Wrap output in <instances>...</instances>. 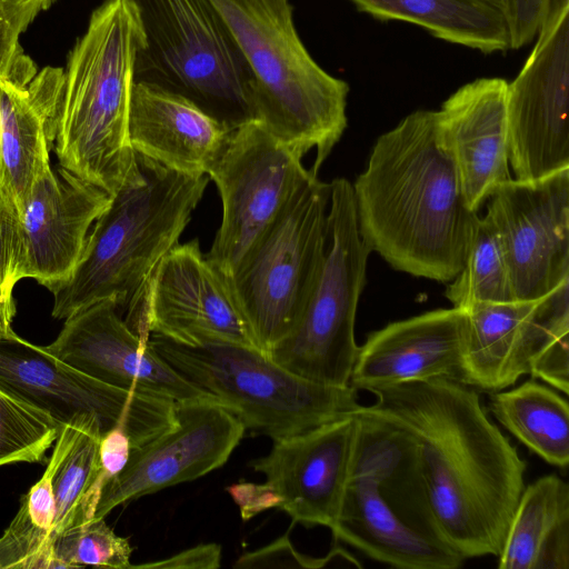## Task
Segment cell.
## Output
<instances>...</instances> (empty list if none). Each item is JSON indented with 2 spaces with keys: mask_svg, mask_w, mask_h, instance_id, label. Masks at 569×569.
Instances as JSON below:
<instances>
[{
  "mask_svg": "<svg viewBox=\"0 0 569 569\" xmlns=\"http://www.w3.org/2000/svg\"><path fill=\"white\" fill-rule=\"evenodd\" d=\"M362 408L413 440L433 512L465 558L500 555L525 489L526 461L485 411L478 391L445 378L368 390Z\"/></svg>",
  "mask_w": 569,
  "mask_h": 569,
  "instance_id": "cell-1",
  "label": "cell"
},
{
  "mask_svg": "<svg viewBox=\"0 0 569 569\" xmlns=\"http://www.w3.org/2000/svg\"><path fill=\"white\" fill-rule=\"evenodd\" d=\"M351 186L370 252L439 282L460 272L478 214L466 203L436 111L417 110L380 136Z\"/></svg>",
  "mask_w": 569,
  "mask_h": 569,
  "instance_id": "cell-2",
  "label": "cell"
},
{
  "mask_svg": "<svg viewBox=\"0 0 569 569\" xmlns=\"http://www.w3.org/2000/svg\"><path fill=\"white\" fill-rule=\"evenodd\" d=\"M134 153L131 170L94 221L70 277L51 290L57 319L102 300L124 309L137 302L202 199L207 174L186 176Z\"/></svg>",
  "mask_w": 569,
  "mask_h": 569,
  "instance_id": "cell-3",
  "label": "cell"
},
{
  "mask_svg": "<svg viewBox=\"0 0 569 569\" xmlns=\"http://www.w3.org/2000/svg\"><path fill=\"white\" fill-rule=\"evenodd\" d=\"M358 430L335 539L400 569H457L465 558L433 512L416 445L401 428L366 411Z\"/></svg>",
  "mask_w": 569,
  "mask_h": 569,
  "instance_id": "cell-4",
  "label": "cell"
},
{
  "mask_svg": "<svg viewBox=\"0 0 569 569\" xmlns=\"http://www.w3.org/2000/svg\"><path fill=\"white\" fill-rule=\"evenodd\" d=\"M142 32L131 0H104L70 51L54 150L60 167L112 196L136 153L129 109Z\"/></svg>",
  "mask_w": 569,
  "mask_h": 569,
  "instance_id": "cell-5",
  "label": "cell"
},
{
  "mask_svg": "<svg viewBox=\"0 0 569 569\" xmlns=\"http://www.w3.org/2000/svg\"><path fill=\"white\" fill-rule=\"evenodd\" d=\"M254 81L256 119L317 174L347 128L348 84L321 68L301 41L290 0H210Z\"/></svg>",
  "mask_w": 569,
  "mask_h": 569,
  "instance_id": "cell-6",
  "label": "cell"
},
{
  "mask_svg": "<svg viewBox=\"0 0 569 569\" xmlns=\"http://www.w3.org/2000/svg\"><path fill=\"white\" fill-rule=\"evenodd\" d=\"M142 32L134 81L194 102L230 129L256 119L252 73L210 0H131Z\"/></svg>",
  "mask_w": 569,
  "mask_h": 569,
  "instance_id": "cell-7",
  "label": "cell"
},
{
  "mask_svg": "<svg viewBox=\"0 0 569 569\" xmlns=\"http://www.w3.org/2000/svg\"><path fill=\"white\" fill-rule=\"evenodd\" d=\"M149 342L183 378L233 412L246 430L272 440L351 416L361 406L352 386L307 380L250 347H187L154 335Z\"/></svg>",
  "mask_w": 569,
  "mask_h": 569,
  "instance_id": "cell-8",
  "label": "cell"
},
{
  "mask_svg": "<svg viewBox=\"0 0 569 569\" xmlns=\"http://www.w3.org/2000/svg\"><path fill=\"white\" fill-rule=\"evenodd\" d=\"M330 183L310 173L228 279L254 348L266 356L298 326L327 246Z\"/></svg>",
  "mask_w": 569,
  "mask_h": 569,
  "instance_id": "cell-9",
  "label": "cell"
},
{
  "mask_svg": "<svg viewBox=\"0 0 569 569\" xmlns=\"http://www.w3.org/2000/svg\"><path fill=\"white\" fill-rule=\"evenodd\" d=\"M325 260L296 329L268 358L307 380L349 386L359 346L356 312L370 250L363 243L351 182H330Z\"/></svg>",
  "mask_w": 569,
  "mask_h": 569,
  "instance_id": "cell-10",
  "label": "cell"
},
{
  "mask_svg": "<svg viewBox=\"0 0 569 569\" xmlns=\"http://www.w3.org/2000/svg\"><path fill=\"white\" fill-rule=\"evenodd\" d=\"M0 388L50 417L59 428L94 420L102 437L116 428L131 447L142 446L176 422L177 402L104 383L32 345L10 329H0Z\"/></svg>",
  "mask_w": 569,
  "mask_h": 569,
  "instance_id": "cell-11",
  "label": "cell"
},
{
  "mask_svg": "<svg viewBox=\"0 0 569 569\" xmlns=\"http://www.w3.org/2000/svg\"><path fill=\"white\" fill-rule=\"evenodd\" d=\"M301 160L258 119L231 131L208 173L221 198L222 219L206 257L227 279L243 264L310 176Z\"/></svg>",
  "mask_w": 569,
  "mask_h": 569,
  "instance_id": "cell-12",
  "label": "cell"
},
{
  "mask_svg": "<svg viewBox=\"0 0 569 569\" xmlns=\"http://www.w3.org/2000/svg\"><path fill=\"white\" fill-rule=\"evenodd\" d=\"M569 0H551L537 42L508 83L509 164L520 181L569 169Z\"/></svg>",
  "mask_w": 569,
  "mask_h": 569,
  "instance_id": "cell-13",
  "label": "cell"
},
{
  "mask_svg": "<svg viewBox=\"0 0 569 569\" xmlns=\"http://www.w3.org/2000/svg\"><path fill=\"white\" fill-rule=\"evenodd\" d=\"M124 321L144 341L154 335L187 347L256 349L228 279L202 253L198 239L178 243L161 259Z\"/></svg>",
  "mask_w": 569,
  "mask_h": 569,
  "instance_id": "cell-14",
  "label": "cell"
},
{
  "mask_svg": "<svg viewBox=\"0 0 569 569\" xmlns=\"http://www.w3.org/2000/svg\"><path fill=\"white\" fill-rule=\"evenodd\" d=\"M489 199L516 300L539 299L569 281V169L511 179Z\"/></svg>",
  "mask_w": 569,
  "mask_h": 569,
  "instance_id": "cell-15",
  "label": "cell"
},
{
  "mask_svg": "<svg viewBox=\"0 0 569 569\" xmlns=\"http://www.w3.org/2000/svg\"><path fill=\"white\" fill-rule=\"evenodd\" d=\"M176 416L172 427L131 448L126 467L104 483L94 518L221 467L246 431L239 418L213 399L179 401Z\"/></svg>",
  "mask_w": 569,
  "mask_h": 569,
  "instance_id": "cell-16",
  "label": "cell"
},
{
  "mask_svg": "<svg viewBox=\"0 0 569 569\" xmlns=\"http://www.w3.org/2000/svg\"><path fill=\"white\" fill-rule=\"evenodd\" d=\"M118 310L112 300L78 310L66 318L57 339L44 349L83 373L121 389L176 402L218 400L177 372L149 340L128 327Z\"/></svg>",
  "mask_w": 569,
  "mask_h": 569,
  "instance_id": "cell-17",
  "label": "cell"
},
{
  "mask_svg": "<svg viewBox=\"0 0 569 569\" xmlns=\"http://www.w3.org/2000/svg\"><path fill=\"white\" fill-rule=\"evenodd\" d=\"M463 311L467 385L505 390L529 373L545 348L569 337V281L539 299L478 303Z\"/></svg>",
  "mask_w": 569,
  "mask_h": 569,
  "instance_id": "cell-18",
  "label": "cell"
},
{
  "mask_svg": "<svg viewBox=\"0 0 569 569\" xmlns=\"http://www.w3.org/2000/svg\"><path fill=\"white\" fill-rule=\"evenodd\" d=\"M358 417L340 418L305 432L273 440L269 453L249 466L264 475L278 508L306 527L336 522L347 481Z\"/></svg>",
  "mask_w": 569,
  "mask_h": 569,
  "instance_id": "cell-19",
  "label": "cell"
},
{
  "mask_svg": "<svg viewBox=\"0 0 569 569\" xmlns=\"http://www.w3.org/2000/svg\"><path fill=\"white\" fill-rule=\"evenodd\" d=\"M110 200L108 192L62 168L58 174L43 173L21 217L19 281L32 278L50 291L63 283Z\"/></svg>",
  "mask_w": 569,
  "mask_h": 569,
  "instance_id": "cell-20",
  "label": "cell"
},
{
  "mask_svg": "<svg viewBox=\"0 0 569 569\" xmlns=\"http://www.w3.org/2000/svg\"><path fill=\"white\" fill-rule=\"evenodd\" d=\"M466 312L438 309L388 323L358 348L349 385L357 390L445 378L467 385Z\"/></svg>",
  "mask_w": 569,
  "mask_h": 569,
  "instance_id": "cell-21",
  "label": "cell"
},
{
  "mask_svg": "<svg viewBox=\"0 0 569 569\" xmlns=\"http://www.w3.org/2000/svg\"><path fill=\"white\" fill-rule=\"evenodd\" d=\"M507 87L501 78L477 79L459 88L436 111L466 203L475 212L498 187L512 179Z\"/></svg>",
  "mask_w": 569,
  "mask_h": 569,
  "instance_id": "cell-22",
  "label": "cell"
},
{
  "mask_svg": "<svg viewBox=\"0 0 569 569\" xmlns=\"http://www.w3.org/2000/svg\"><path fill=\"white\" fill-rule=\"evenodd\" d=\"M231 131L181 94L142 81L132 86L131 147L168 169L191 177L208 176Z\"/></svg>",
  "mask_w": 569,
  "mask_h": 569,
  "instance_id": "cell-23",
  "label": "cell"
},
{
  "mask_svg": "<svg viewBox=\"0 0 569 569\" xmlns=\"http://www.w3.org/2000/svg\"><path fill=\"white\" fill-rule=\"evenodd\" d=\"M499 569L569 568V486L547 475L525 487L500 555Z\"/></svg>",
  "mask_w": 569,
  "mask_h": 569,
  "instance_id": "cell-24",
  "label": "cell"
},
{
  "mask_svg": "<svg viewBox=\"0 0 569 569\" xmlns=\"http://www.w3.org/2000/svg\"><path fill=\"white\" fill-rule=\"evenodd\" d=\"M102 438L92 419L60 427L47 470L51 476L56 515V536L96 517L103 477L99 456Z\"/></svg>",
  "mask_w": 569,
  "mask_h": 569,
  "instance_id": "cell-25",
  "label": "cell"
},
{
  "mask_svg": "<svg viewBox=\"0 0 569 569\" xmlns=\"http://www.w3.org/2000/svg\"><path fill=\"white\" fill-rule=\"evenodd\" d=\"M378 19L415 23L437 38L489 53L510 48L500 12L479 0H350Z\"/></svg>",
  "mask_w": 569,
  "mask_h": 569,
  "instance_id": "cell-26",
  "label": "cell"
},
{
  "mask_svg": "<svg viewBox=\"0 0 569 569\" xmlns=\"http://www.w3.org/2000/svg\"><path fill=\"white\" fill-rule=\"evenodd\" d=\"M490 411L499 423L549 465H569V406L551 388L528 380L492 392Z\"/></svg>",
  "mask_w": 569,
  "mask_h": 569,
  "instance_id": "cell-27",
  "label": "cell"
},
{
  "mask_svg": "<svg viewBox=\"0 0 569 569\" xmlns=\"http://www.w3.org/2000/svg\"><path fill=\"white\" fill-rule=\"evenodd\" d=\"M445 295L461 310L478 303L516 301L501 241L487 213L478 217L465 264Z\"/></svg>",
  "mask_w": 569,
  "mask_h": 569,
  "instance_id": "cell-28",
  "label": "cell"
},
{
  "mask_svg": "<svg viewBox=\"0 0 569 569\" xmlns=\"http://www.w3.org/2000/svg\"><path fill=\"white\" fill-rule=\"evenodd\" d=\"M54 499L29 490L16 517L0 538V569L60 568L53 553Z\"/></svg>",
  "mask_w": 569,
  "mask_h": 569,
  "instance_id": "cell-29",
  "label": "cell"
},
{
  "mask_svg": "<svg viewBox=\"0 0 569 569\" xmlns=\"http://www.w3.org/2000/svg\"><path fill=\"white\" fill-rule=\"evenodd\" d=\"M59 430L50 417L0 388V467L40 461Z\"/></svg>",
  "mask_w": 569,
  "mask_h": 569,
  "instance_id": "cell-30",
  "label": "cell"
},
{
  "mask_svg": "<svg viewBox=\"0 0 569 569\" xmlns=\"http://www.w3.org/2000/svg\"><path fill=\"white\" fill-rule=\"evenodd\" d=\"M53 553L61 569L82 566L132 568V548L129 540L116 535L104 518H93L56 536Z\"/></svg>",
  "mask_w": 569,
  "mask_h": 569,
  "instance_id": "cell-31",
  "label": "cell"
},
{
  "mask_svg": "<svg viewBox=\"0 0 569 569\" xmlns=\"http://www.w3.org/2000/svg\"><path fill=\"white\" fill-rule=\"evenodd\" d=\"M21 236L18 211L0 198V329H10L16 315L12 291L19 281Z\"/></svg>",
  "mask_w": 569,
  "mask_h": 569,
  "instance_id": "cell-32",
  "label": "cell"
},
{
  "mask_svg": "<svg viewBox=\"0 0 569 569\" xmlns=\"http://www.w3.org/2000/svg\"><path fill=\"white\" fill-rule=\"evenodd\" d=\"M57 0H0V78L23 52L20 37Z\"/></svg>",
  "mask_w": 569,
  "mask_h": 569,
  "instance_id": "cell-33",
  "label": "cell"
},
{
  "mask_svg": "<svg viewBox=\"0 0 569 569\" xmlns=\"http://www.w3.org/2000/svg\"><path fill=\"white\" fill-rule=\"evenodd\" d=\"M500 12L507 23L510 48H520L538 33L551 0H479Z\"/></svg>",
  "mask_w": 569,
  "mask_h": 569,
  "instance_id": "cell-34",
  "label": "cell"
},
{
  "mask_svg": "<svg viewBox=\"0 0 569 569\" xmlns=\"http://www.w3.org/2000/svg\"><path fill=\"white\" fill-rule=\"evenodd\" d=\"M340 552L333 550L326 558H311L298 552L288 535H283L271 543L243 553L238 558L234 568H321L328 566Z\"/></svg>",
  "mask_w": 569,
  "mask_h": 569,
  "instance_id": "cell-35",
  "label": "cell"
},
{
  "mask_svg": "<svg viewBox=\"0 0 569 569\" xmlns=\"http://www.w3.org/2000/svg\"><path fill=\"white\" fill-rule=\"evenodd\" d=\"M221 548L217 543L198 545L170 558L132 565V568L216 569L220 567Z\"/></svg>",
  "mask_w": 569,
  "mask_h": 569,
  "instance_id": "cell-36",
  "label": "cell"
},
{
  "mask_svg": "<svg viewBox=\"0 0 569 569\" xmlns=\"http://www.w3.org/2000/svg\"><path fill=\"white\" fill-rule=\"evenodd\" d=\"M131 448L130 439L121 428L112 429L100 439V463L107 481L126 467Z\"/></svg>",
  "mask_w": 569,
  "mask_h": 569,
  "instance_id": "cell-37",
  "label": "cell"
},
{
  "mask_svg": "<svg viewBox=\"0 0 569 569\" xmlns=\"http://www.w3.org/2000/svg\"><path fill=\"white\" fill-rule=\"evenodd\" d=\"M228 492L239 506L243 520L270 508H278L279 499L266 485L242 482L229 487Z\"/></svg>",
  "mask_w": 569,
  "mask_h": 569,
  "instance_id": "cell-38",
  "label": "cell"
}]
</instances>
